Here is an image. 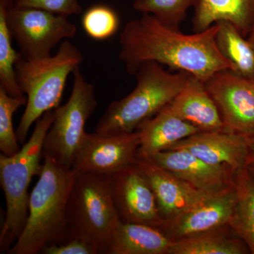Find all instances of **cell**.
Returning a JSON list of instances; mask_svg holds the SVG:
<instances>
[{
    "mask_svg": "<svg viewBox=\"0 0 254 254\" xmlns=\"http://www.w3.org/2000/svg\"><path fill=\"white\" fill-rule=\"evenodd\" d=\"M82 26L88 36L96 41L111 38L120 26L118 15L115 10L106 5H94L89 8L82 17Z\"/></svg>",
    "mask_w": 254,
    "mask_h": 254,
    "instance_id": "26",
    "label": "cell"
},
{
    "mask_svg": "<svg viewBox=\"0 0 254 254\" xmlns=\"http://www.w3.org/2000/svg\"><path fill=\"white\" fill-rule=\"evenodd\" d=\"M249 41H250L252 44L254 45V24L253 28H252V31L250 32V39H249Z\"/></svg>",
    "mask_w": 254,
    "mask_h": 254,
    "instance_id": "31",
    "label": "cell"
},
{
    "mask_svg": "<svg viewBox=\"0 0 254 254\" xmlns=\"http://www.w3.org/2000/svg\"><path fill=\"white\" fill-rule=\"evenodd\" d=\"M77 173L43 155L39 180L30 194L27 221L9 254H37L68 240L66 212Z\"/></svg>",
    "mask_w": 254,
    "mask_h": 254,
    "instance_id": "2",
    "label": "cell"
},
{
    "mask_svg": "<svg viewBox=\"0 0 254 254\" xmlns=\"http://www.w3.org/2000/svg\"><path fill=\"white\" fill-rule=\"evenodd\" d=\"M218 107L223 129L246 136L254 135V81L223 70L204 83Z\"/></svg>",
    "mask_w": 254,
    "mask_h": 254,
    "instance_id": "10",
    "label": "cell"
},
{
    "mask_svg": "<svg viewBox=\"0 0 254 254\" xmlns=\"http://www.w3.org/2000/svg\"><path fill=\"white\" fill-rule=\"evenodd\" d=\"M83 61V54L68 40L62 42L54 56L26 60L18 53L15 65L18 86L26 95V109L16 130L24 143L30 128L46 112L59 106L68 75Z\"/></svg>",
    "mask_w": 254,
    "mask_h": 254,
    "instance_id": "4",
    "label": "cell"
},
{
    "mask_svg": "<svg viewBox=\"0 0 254 254\" xmlns=\"http://www.w3.org/2000/svg\"><path fill=\"white\" fill-rule=\"evenodd\" d=\"M138 130L141 139L138 157L145 159L170 149L179 141L200 131L177 116L169 105Z\"/></svg>",
    "mask_w": 254,
    "mask_h": 254,
    "instance_id": "17",
    "label": "cell"
},
{
    "mask_svg": "<svg viewBox=\"0 0 254 254\" xmlns=\"http://www.w3.org/2000/svg\"><path fill=\"white\" fill-rule=\"evenodd\" d=\"M195 33L220 21L230 22L245 36L254 24V0H198L194 6Z\"/></svg>",
    "mask_w": 254,
    "mask_h": 254,
    "instance_id": "19",
    "label": "cell"
},
{
    "mask_svg": "<svg viewBox=\"0 0 254 254\" xmlns=\"http://www.w3.org/2000/svg\"><path fill=\"white\" fill-rule=\"evenodd\" d=\"M68 239H86L107 249L122 221L112 194L110 177L98 174L77 173L66 212Z\"/></svg>",
    "mask_w": 254,
    "mask_h": 254,
    "instance_id": "6",
    "label": "cell"
},
{
    "mask_svg": "<svg viewBox=\"0 0 254 254\" xmlns=\"http://www.w3.org/2000/svg\"><path fill=\"white\" fill-rule=\"evenodd\" d=\"M174 113L200 131L223 129L220 112L204 83L190 75L183 89L169 104Z\"/></svg>",
    "mask_w": 254,
    "mask_h": 254,
    "instance_id": "16",
    "label": "cell"
},
{
    "mask_svg": "<svg viewBox=\"0 0 254 254\" xmlns=\"http://www.w3.org/2000/svg\"><path fill=\"white\" fill-rule=\"evenodd\" d=\"M174 240L157 227L121 221L114 232L106 254H169Z\"/></svg>",
    "mask_w": 254,
    "mask_h": 254,
    "instance_id": "18",
    "label": "cell"
},
{
    "mask_svg": "<svg viewBox=\"0 0 254 254\" xmlns=\"http://www.w3.org/2000/svg\"><path fill=\"white\" fill-rule=\"evenodd\" d=\"M109 177L114 203L122 221L163 227L165 220L154 193L134 165Z\"/></svg>",
    "mask_w": 254,
    "mask_h": 254,
    "instance_id": "11",
    "label": "cell"
},
{
    "mask_svg": "<svg viewBox=\"0 0 254 254\" xmlns=\"http://www.w3.org/2000/svg\"><path fill=\"white\" fill-rule=\"evenodd\" d=\"M246 168H247L248 171L250 172V175H252V177H253L254 180V160H251V161L248 162Z\"/></svg>",
    "mask_w": 254,
    "mask_h": 254,
    "instance_id": "30",
    "label": "cell"
},
{
    "mask_svg": "<svg viewBox=\"0 0 254 254\" xmlns=\"http://www.w3.org/2000/svg\"><path fill=\"white\" fill-rule=\"evenodd\" d=\"M11 38L19 48L20 55L26 60H39L51 56V51L61 42L72 38L77 33L68 16L33 8H18L12 2L5 11Z\"/></svg>",
    "mask_w": 254,
    "mask_h": 254,
    "instance_id": "8",
    "label": "cell"
},
{
    "mask_svg": "<svg viewBox=\"0 0 254 254\" xmlns=\"http://www.w3.org/2000/svg\"><path fill=\"white\" fill-rule=\"evenodd\" d=\"M136 84L127 96L105 110L95 133L108 135L137 131L170 104L186 84L190 73L169 72L160 64H142L135 73Z\"/></svg>",
    "mask_w": 254,
    "mask_h": 254,
    "instance_id": "3",
    "label": "cell"
},
{
    "mask_svg": "<svg viewBox=\"0 0 254 254\" xmlns=\"http://www.w3.org/2000/svg\"><path fill=\"white\" fill-rule=\"evenodd\" d=\"M218 23L205 31L186 35L143 14L125 25L120 35L119 58L134 75L142 64L155 62L190 73L205 83L213 75L231 70L216 43Z\"/></svg>",
    "mask_w": 254,
    "mask_h": 254,
    "instance_id": "1",
    "label": "cell"
},
{
    "mask_svg": "<svg viewBox=\"0 0 254 254\" xmlns=\"http://www.w3.org/2000/svg\"><path fill=\"white\" fill-rule=\"evenodd\" d=\"M13 0H0V87L16 98L25 96L18 86L15 65L18 59L12 46V38L5 17L7 5Z\"/></svg>",
    "mask_w": 254,
    "mask_h": 254,
    "instance_id": "23",
    "label": "cell"
},
{
    "mask_svg": "<svg viewBox=\"0 0 254 254\" xmlns=\"http://www.w3.org/2000/svg\"><path fill=\"white\" fill-rule=\"evenodd\" d=\"M72 91L68 101L55 109V117L43 142V155L72 169L86 132L85 125L96 109L94 86L82 74L80 66L73 72Z\"/></svg>",
    "mask_w": 254,
    "mask_h": 254,
    "instance_id": "7",
    "label": "cell"
},
{
    "mask_svg": "<svg viewBox=\"0 0 254 254\" xmlns=\"http://www.w3.org/2000/svg\"><path fill=\"white\" fill-rule=\"evenodd\" d=\"M134 166L150 185L165 221L215 194L198 190L148 159L138 157Z\"/></svg>",
    "mask_w": 254,
    "mask_h": 254,
    "instance_id": "12",
    "label": "cell"
},
{
    "mask_svg": "<svg viewBox=\"0 0 254 254\" xmlns=\"http://www.w3.org/2000/svg\"><path fill=\"white\" fill-rule=\"evenodd\" d=\"M26 102V96H11L0 87V150L8 156L16 154L21 150L13 126V116Z\"/></svg>",
    "mask_w": 254,
    "mask_h": 254,
    "instance_id": "25",
    "label": "cell"
},
{
    "mask_svg": "<svg viewBox=\"0 0 254 254\" xmlns=\"http://www.w3.org/2000/svg\"><path fill=\"white\" fill-rule=\"evenodd\" d=\"M237 200L235 183L200 204L164 222L160 230L172 240L228 226Z\"/></svg>",
    "mask_w": 254,
    "mask_h": 254,
    "instance_id": "13",
    "label": "cell"
},
{
    "mask_svg": "<svg viewBox=\"0 0 254 254\" xmlns=\"http://www.w3.org/2000/svg\"><path fill=\"white\" fill-rule=\"evenodd\" d=\"M216 34L219 50L231 66L234 73L254 81V45L232 23L220 21Z\"/></svg>",
    "mask_w": 254,
    "mask_h": 254,
    "instance_id": "21",
    "label": "cell"
},
{
    "mask_svg": "<svg viewBox=\"0 0 254 254\" xmlns=\"http://www.w3.org/2000/svg\"><path fill=\"white\" fill-rule=\"evenodd\" d=\"M198 0H135L133 9L142 14L153 15L160 22L170 27L180 29L186 19L187 11L195 6Z\"/></svg>",
    "mask_w": 254,
    "mask_h": 254,
    "instance_id": "24",
    "label": "cell"
},
{
    "mask_svg": "<svg viewBox=\"0 0 254 254\" xmlns=\"http://www.w3.org/2000/svg\"><path fill=\"white\" fill-rule=\"evenodd\" d=\"M146 159L207 193H218L234 185L236 173L232 169L210 165L186 150H164Z\"/></svg>",
    "mask_w": 254,
    "mask_h": 254,
    "instance_id": "14",
    "label": "cell"
},
{
    "mask_svg": "<svg viewBox=\"0 0 254 254\" xmlns=\"http://www.w3.org/2000/svg\"><path fill=\"white\" fill-rule=\"evenodd\" d=\"M226 227V226H225ZM225 227L174 240L169 254H244L243 241L230 236Z\"/></svg>",
    "mask_w": 254,
    "mask_h": 254,
    "instance_id": "22",
    "label": "cell"
},
{
    "mask_svg": "<svg viewBox=\"0 0 254 254\" xmlns=\"http://www.w3.org/2000/svg\"><path fill=\"white\" fill-rule=\"evenodd\" d=\"M234 183L237 200L228 227L254 254V180L245 167L236 172Z\"/></svg>",
    "mask_w": 254,
    "mask_h": 254,
    "instance_id": "20",
    "label": "cell"
},
{
    "mask_svg": "<svg viewBox=\"0 0 254 254\" xmlns=\"http://www.w3.org/2000/svg\"><path fill=\"white\" fill-rule=\"evenodd\" d=\"M140 144L138 130L108 135L86 133L72 169L77 173L112 176L134 165Z\"/></svg>",
    "mask_w": 254,
    "mask_h": 254,
    "instance_id": "9",
    "label": "cell"
},
{
    "mask_svg": "<svg viewBox=\"0 0 254 254\" xmlns=\"http://www.w3.org/2000/svg\"><path fill=\"white\" fill-rule=\"evenodd\" d=\"M41 254H101L99 247L86 239L71 237L59 244L47 246Z\"/></svg>",
    "mask_w": 254,
    "mask_h": 254,
    "instance_id": "28",
    "label": "cell"
},
{
    "mask_svg": "<svg viewBox=\"0 0 254 254\" xmlns=\"http://www.w3.org/2000/svg\"><path fill=\"white\" fill-rule=\"evenodd\" d=\"M170 149L186 150L205 163L226 166L235 173L248 163L247 136L224 129L200 131L179 141Z\"/></svg>",
    "mask_w": 254,
    "mask_h": 254,
    "instance_id": "15",
    "label": "cell"
},
{
    "mask_svg": "<svg viewBox=\"0 0 254 254\" xmlns=\"http://www.w3.org/2000/svg\"><path fill=\"white\" fill-rule=\"evenodd\" d=\"M13 6L44 10L68 17L79 14L82 11L78 0H13Z\"/></svg>",
    "mask_w": 254,
    "mask_h": 254,
    "instance_id": "27",
    "label": "cell"
},
{
    "mask_svg": "<svg viewBox=\"0 0 254 254\" xmlns=\"http://www.w3.org/2000/svg\"><path fill=\"white\" fill-rule=\"evenodd\" d=\"M55 117V109L46 112L36 123L31 138L16 154L0 155V180L6 199V212L0 232V252L7 253L21 235L28 215V187L41 175L43 145Z\"/></svg>",
    "mask_w": 254,
    "mask_h": 254,
    "instance_id": "5",
    "label": "cell"
},
{
    "mask_svg": "<svg viewBox=\"0 0 254 254\" xmlns=\"http://www.w3.org/2000/svg\"><path fill=\"white\" fill-rule=\"evenodd\" d=\"M247 145H248L249 158L248 162L254 160V135L247 136Z\"/></svg>",
    "mask_w": 254,
    "mask_h": 254,
    "instance_id": "29",
    "label": "cell"
}]
</instances>
